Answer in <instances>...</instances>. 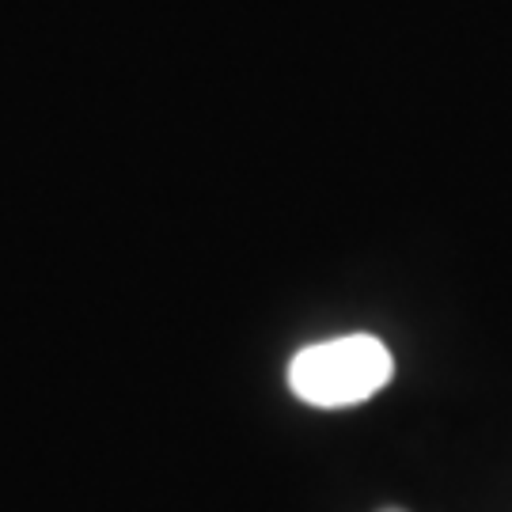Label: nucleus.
I'll return each mask as SVG.
<instances>
[{
	"instance_id": "1",
	"label": "nucleus",
	"mask_w": 512,
	"mask_h": 512,
	"mask_svg": "<svg viewBox=\"0 0 512 512\" xmlns=\"http://www.w3.org/2000/svg\"><path fill=\"white\" fill-rule=\"evenodd\" d=\"M395 376V357L376 334H342L304 346L289 361V387L300 403L319 410L368 403Z\"/></svg>"
},
{
	"instance_id": "2",
	"label": "nucleus",
	"mask_w": 512,
	"mask_h": 512,
	"mask_svg": "<svg viewBox=\"0 0 512 512\" xmlns=\"http://www.w3.org/2000/svg\"><path fill=\"white\" fill-rule=\"evenodd\" d=\"M384 512H403V509H384Z\"/></svg>"
}]
</instances>
